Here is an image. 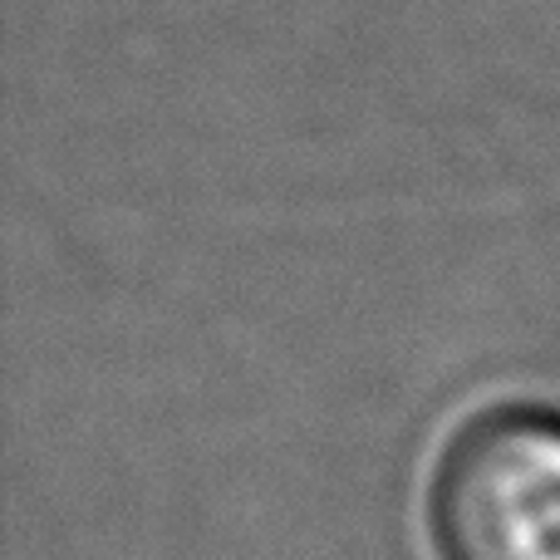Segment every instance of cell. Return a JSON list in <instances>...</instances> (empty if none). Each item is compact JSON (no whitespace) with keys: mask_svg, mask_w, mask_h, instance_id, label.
I'll return each instance as SVG.
<instances>
[{"mask_svg":"<svg viewBox=\"0 0 560 560\" xmlns=\"http://www.w3.org/2000/svg\"><path fill=\"white\" fill-rule=\"evenodd\" d=\"M443 560H560V418L492 413L443 457L433 492Z\"/></svg>","mask_w":560,"mask_h":560,"instance_id":"cell-1","label":"cell"}]
</instances>
